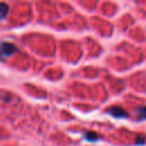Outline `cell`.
<instances>
[{
    "label": "cell",
    "mask_w": 146,
    "mask_h": 146,
    "mask_svg": "<svg viewBox=\"0 0 146 146\" xmlns=\"http://www.w3.org/2000/svg\"><path fill=\"white\" fill-rule=\"evenodd\" d=\"M17 51V47L10 42H2L0 44V54L2 56H10Z\"/></svg>",
    "instance_id": "1"
},
{
    "label": "cell",
    "mask_w": 146,
    "mask_h": 146,
    "mask_svg": "<svg viewBox=\"0 0 146 146\" xmlns=\"http://www.w3.org/2000/svg\"><path fill=\"white\" fill-rule=\"evenodd\" d=\"M108 113H110L111 115H113L114 117H117V119L127 117V116H128V113H127L123 108H121V107H119V106H112V107H110V108H108Z\"/></svg>",
    "instance_id": "2"
},
{
    "label": "cell",
    "mask_w": 146,
    "mask_h": 146,
    "mask_svg": "<svg viewBox=\"0 0 146 146\" xmlns=\"http://www.w3.org/2000/svg\"><path fill=\"white\" fill-rule=\"evenodd\" d=\"M136 114L139 120H145L146 119V106H140L136 110Z\"/></svg>",
    "instance_id": "3"
},
{
    "label": "cell",
    "mask_w": 146,
    "mask_h": 146,
    "mask_svg": "<svg viewBox=\"0 0 146 146\" xmlns=\"http://www.w3.org/2000/svg\"><path fill=\"white\" fill-rule=\"evenodd\" d=\"M8 14V6L3 2H0V19L5 18Z\"/></svg>",
    "instance_id": "4"
},
{
    "label": "cell",
    "mask_w": 146,
    "mask_h": 146,
    "mask_svg": "<svg viewBox=\"0 0 146 146\" xmlns=\"http://www.w3.org/2000/svg\"><path fill=\"white\" fill-rule=\"evenodd\" d=\"M83 138L84 139H87V140H97L98 139V135L96 133V132H94V131H89V132H86L84 135H83Z\"/></svg>",
    "instance_id": "5"
},
{
    "label": "cell",
    "mask_w": 146,
    "mask_h": 146,
    "mask_svg": "<svg viewBox=\"0 0 146 146\" xmlns=\"http://www.w3.org/2000/svg\"><path fill=\"white\" fill-rule=\"evenodd\" d=\"M136 143H137V144H140V145H141V144H144V143H145V139H139V140H137Z\"/></svg>",
    "instance_id": "6"
},
{
    "label": "cell",
    "mask_w": 146,
    "mask_h": 146,
    "mask_svg": "<svg viewBox=\"0 0 146 146\" xmlns=\"http://www.w3.org/2000/svg\"><path fill=\"white\" fill-rule=\"evenodd\" d=\"M0 55H1V54H0Z\"/></svg>",
    "instance_id": "7"
}]
</instances>
